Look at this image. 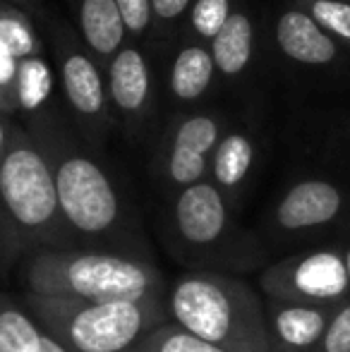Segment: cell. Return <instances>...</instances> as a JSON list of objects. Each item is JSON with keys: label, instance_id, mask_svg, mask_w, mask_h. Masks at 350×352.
I'll return each mask as SVG.
<instances>
[{"label": "cell", "instance_id": "obj_1", "mask_svg": "<svg viewBox=\"0 0 350 352\" xmlns=\"http://www.w3.org/2000/svg\"><path fill=\"white\" fill-rule=\"evenodd\" d=\"M48 156L12 140L0 158V264H19L36 250H72Z\"/></svg>", "mask_w": 350, "mask_h": 352}, {"label": "cell", "instance_id": "obj_2", "mask_svg": "<svg viewBox=\"0 0 350 352\" xmlns=\"http://www.w3.org/2000/svg\"><path fill=\"white\" fill-rule=\"evenodd\" d=\"M29 295L82 302L166 297V278L151 259L101 250H36L19 261Z\"/></svg>", "mask_w": 350, "mask_h": 352}, {"label": "cell", "instance_id": "obj_3", "mask_svg": "<svg viewBox=\"0 0 350 352\" xmlns=\"http://www.w3.org/2000/svg\"><path fill=\"white\" fill-rule=\"evenodd\" d=\"M171 321L226 352H269L266 307L238 276L185 271L166 290Z\"/></svg>", "mask_w": 350, "mask_h": 352}, {"label": "cell", "instance_id": "obj_4", "mask_svg": "<svg viewBox=\"0 0 350 352\" xmlns=\"http://www.w3.org/2000/svg\"><path fill=\"white\" fill-rule=\"evenodd\" d=\"M51 168L63 221L77 247L151 259L137 218L127 213L113 180L94 158L67 151L53 158Z\"/></svg>", "mask_w": 350, "mask_h": 352}, {"label": "cell", "instance_id": "obj_5", "mask_svg": "<svg viewBox=\"0 0 350 352\" xmlns=\"http://www.w3.org/2000/svg\"><path fill=\"white\" fill-rule=\"evenodd\" d=\"M166 242L187 271L238 276L259 264V245L233 223L228 204L209 180L185 187L168 211Z\"/></svg>", "mask_w": 350, "mask_h": 352}, {"label": "cell", "instance_id": "obj_6", "mask_svg": "<svg viewBox=\"0 0 350 352\" xmlns=\"http://www.w3.org/2000/svg\"><path fill=\"white\" fill-rule=\"evenodd\" d=\"M22 302L67 352H130L151 331L171 321L166 297L82 302L24 292Z\"/></svg>", "mask_w": 350, "mask_h": 352}, {"label": "cell", "instance_id": "obj_7", "mask_svg": "<svg viewBox=\"0 0 350 352\" xmlns=\"http://www.w3.org/2000/svg\"><path fill=\"white\" fill-rule=\"evenodd\" d=\"M259 285L271 302L312 307L331 305L350 290L346 259L333 250L278 261L259 276Z\"/></svg>", "mask_w": 350, "mask_h": 352}, {"label": "cell", "instance_id": "obj_8", "mask_svg": "<svg viewBox=\"0 0 350 352\" xmlns=\"http://www.w3.org/2000/svg\"><path fill=\"white\" fill-rule=\"evenodd\" d=\"M219 146V122L209 116H192L175 130L166 153L164 175L177 192L206 180L209 156Z\"/></svg>", "mask_w": 350, "mask_h": 352}, {"label": "cell", "instance_id": "obj_9", "mask_svg": "<svg viewBox=\"0 0 350 352\" xmlns=\"http://www.w3.org/2000/svg\"><path fill=\"white\" fill-rule=\"evenodd\" d=\"M327 307L271 302L266 309L269 352H314L329 326Z\"/></svg>", "mask_w": 350, "mask_h": 352}, {"label": "cell", "instance_id": "obj_10", "mask_svg": "<svg viewBox=\"0 0 350 352\" xmlns=\"http://www.w3.org/2000/svg\"><path fill=\"white\" fill-rule=\"evenodd\" d=\"M341 211V192L324 180L298 182L276 206V226L285 232H303L333 221Z\"/></svg>", "mask_w": 350, "mask_h": 352}, {"label": "cell", "instance_id": "obj_11", "mask_svg": "<svg viewBox=\"0 0 350 352\" xmlns=\"http://www.w3.org/2000/svg\"><path fill=\"white\" fill-rule=\"evenodd\" d=\"M276 38L285 56L298 63H307V65H324L336 56V46L319 29V24L309 14L295 12V10L278 19Z\"/></svg>", "mask_w": 350, "mask_h": 352}, {"label": "cell", "instance_id": "obj_12", "mask_svg": "<svg viewBox=\"0 0 350 352\" xmlns=\"http://www.w3.org/2000/svg\"><path fill=\"white\" fill-rule=\"evenodd\" d=\"M108 89L113 103L122 113H137L149 96V67L137 48H122L108 70Z\"/></svg>", "mask_w": 350, "mask_h": 352}, {"label": "cell", "instance_id": "obj_13", "mask_svg": "<svg viewBox=\"0 0 350 352\" xmlns=\"http://www.w3.org/2000/svg\"><path fill=\"white\" fill-rule=\"evenodd\" d=\"M252 161H254V146L252 142L245 135H233L223 137L216 146L214 156H211V185L221 192V197L228 199L245 185L250 170H252Z\"/></svg>", "mask_w": 350, "mask_h": 352}, {"label": "cell", "instance_id": "obj_14", "mask_svg": "<svg viewBox=\"0 0 350 352\" xmlns=\"http://www.w3.org/2000/svg\"><path fill=\"white\" fill-rule=\"evenodd\" d=\"M46 331L24 302L0 292V352H43Z\"/></svg>", "mask_w": 350, "mask_h": 352}, {"label": "cell", "instance_id": "obj_15", "mask_svg": "<svg viewBox=\"0 0 350 352\" xmlns=\"http://www.w3.org/2000/svg\"><path fill=\"white\" fill-rule=\"evenodd\" d=\"M63 87L70 106L77 113L96 118L103 113V84L98 70L87 56L72 53L63 63Z\"/></svg>", "mask_w": 350, "mask_h": 352}, {"label": "cell", "instance_id": "obj_16", "mask_svg": "<svg viewBox=\"0 0 350 352\" xmlns=\"http://www.w3.org/2000/svg\"><path fill=\"white\" fill-rule=\"evenodd\" d=\"M80 24L89 48L101 56L116 53L125 36V24L116 0H82Z\"/></svg>", "mask_w": 350, "mask_h": 352}, {"label": "cell", "instance_id": "obj_17", "mask_svg": "<svg viewBox=\"0 0 350 352\" xmlns=\"http://www.w3.org/2000/svg\"><path fill=\"white\" fill-rule=\"evenodd\" d=\"M211 58L223 74H240L252 58V24L248 14H230L219 34L211 38Z\"/></svg>", "mask_w": 350, "mask_h": 352}, {"label": "cell", "instance_id": "obj_18", "mask_svg": "<svg viewBox=\"0 0 350 352\" xmlns=\"http://www.w3.org/2000/svg\"><path fill=\"white\" fill-rule=\"evenodd\" d=\"M214 58L206 48L201 46H187L177 53L171 72V89L177 98L192 101L201 96L214 77Z\"/></svg>", "mask_w": 350, "mask_h": 352}, {"label": "cell", "instance_id": "obj_19", "mask_svg": "<svg viewBox=\"0 0 350 352\" xmlns=\"http://www.w3.org/2000/svg\"><path fill=\"white\" fill-rule=\"evenodd\" d=\"M130 352H226L206 340L197 338L195 333L185 331L182 326L166 321L159 329H154L135 350Z\"/></svg>", "mask_w": 350, "mask_h": 352}, {"label": "cell", "instance_id": "obj_20", "mask_svg": "<svg viewBox=\"0 0 350 352\" xmlns=\"http://www.w3.org/2000/svg\"><path fill=\"white\" fill-rule=\"evenodd\" d=\"M14 89H17V101L22 108L32 111V108L41 106L43 98L51 91V72H48L46 63H41L39 58L32 56L19 60Z\"/></svg>", "mask_w": 350, "mask_h": 352}, {"label": "cell", "instance_id": "obj_21", "mask_svg": "<svg viewBox=\"0 0 350 352\" xmlns=\"http://www.w3.org/2000/svg\"><path fill=\"white\" fill-rule=\"evenodd\" d=\"M230 17L228 0H197L192 8V27L204 38H214Z\"/></svg>", "mask_w": 350, "mask_h": 352}, {"label": "cell", "instance_id": "obj_22", "mask_svg": "<svg viewBox=\"0 0 350 352\" xmlns=\"http://www.w3.org/2000/svg\"><path fill=\"white\" fill-rule=\"evenodd\" d=\"M314 22L324 24L327 29L336 32L338 36L350 38V5L338 0H317L312 5Z\"/></svg>", "mask_w": 350, "mask_h": 352}, {"label": "cell", "instance_id": "obj_23", "mask_svg": "<svg viewBox=\"0 0 350 352\" xmlns=\"http://www.w3.org/2000/svg\"><path fill=\"white\" fill-rule=\"evenodd\" d=\"M317 352H350V305L331 314Z\"/></svg>", "mask_w": 350, "mask_h": 352}, {"label": "cell", "instance_id": "obj_24", "mask_svg": "<svg viewBox=\"0 0 350 352\" xmlns=\"http://www.w3.org/2000/svg\"><path fill=\"white\" fill-rule=\"evenodd\" d=\"M0 46L14 58V60H24L29 53L34 51V41L29 32L17 22V19L0 17Z\"/></svg>", "mask_w": 350, "mask_h": 352}, {"label": "cell", "instance_id": "obj_25", "mask_svg": "<svg viewBox=\"0 0 350 352\" xmlns=\"http://www.w3.org/2000/svg\"><path fill=\"white\" fill-rule=\"evenodd\" d=\"M127 32L142 34L151 22V0H116Z\"/></svg>", "mask_w": 350, "mask_h": 352}, {"label": "cell", "instance_id": "obj_26", "mask_svg": "<svg viewBox=\"0 0 350 352\" xmlns=\"http://www.w3.org/2000/svg\"><path fill=\"white\" fill-rule=\"evenodd\" d=\"M190 0H151V8L161 19H175L185 12Z\"/></svg>", "mask_w": 350, "mask_h": 352}, {"label": "cell", "instance_id": "obj_27", "mask_svg": "<svg viewBox=\"0 0 350 352\" xmlns=\"http://www.w3.org/2000/svg\"><path fill=\"white\" fill-rule=\"evenodd\" d=\"M17 77V60L0 46V87H8Z\"/></svg>", "mask_w": 350, "mask_h": 352}, {"label": "cell", "instance_id": "obj_28", "mask_svg": "<svg viewBox=\"0 0 350 352\" xmlns=\"http://www.w3.org/2000/svg\"><path fill=\"white\" fill-rule=\"evenodd\" d=\"M43 352H67V350L63 348L61 343H56V340H53L51 336L46 333V345H43Z\"/></svg>", "mask_w": 350, "mask_h": 352}, {"label": "cell", "instance_id": "obj_29", "mask_svg": "<svg viewBox=\"0 0 350 352\" xmlns=\"http://www.w3.org/2000/svg\"><path fill=\"white\" fill-rule=\"evenodd\" d=\"M8 135H5V125L0 122V158H3V153H5V148H8Z\"/></svg>", "mask_w": 350, "mask_h": 352}, {"label": "cell", "instance_id": "obj_30", "mask_svg": "<svg viewBox=\"0 0 350 352\" xmlns=\"http://www.w3.org/2000/svg\"><path fill=\"white\" fill-rule=\"evenodd\" d=\"M343 259H346V269H348V280H350V250L343 254Z\"/></svg>", "mask_w": 350, "mask_h": 352}, {"label": "cell", "instance_id": "obj_31", "mask_svg": "<svg viewBox=\"0 0 350 352\" xmlns=\"http://www.w3.org/2000/svg\"><path fill=\"white\" fill-rule=\"evenodd\" d=\"M3 103H5V101H3V98H0V106H3Z\"/></svg>", "mask_w": 350, "mask_h": 352}]
</instances>
